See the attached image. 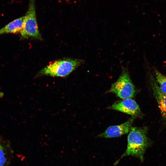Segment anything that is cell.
I'll use <instances>...</instances> for the list:
<instances>
[{"mask_svg":"<svg viewBox=\"0 0 166 166\" xmlns=\"http://www.w3.org/2000/svg\"><path fill=\"white\" fill-rule=\"evenodd\" d=\"M148 132L146 127L132 126L128 136L126 149L115 164H117L123 157L129 156L137 157L143 162L145 152L151 144L148 137Z\"/></svg>","mask_w":166,"mask_h":166,"instance_id":"6da1fadb","label":"cell"},{"mask_svg":"<svg viewBox=\"0 0 166 166\" xmlns=\"http://www.w3.org/2000/svg\"><path fill=\"white\" fill-rule=\"evenodd\" d=\"M10 147L0 139V166H7L10 161Z\"/></svg>","mask_w":166,"mask_h":166,"instance_id":"9c48e42d","label":"cell"},{"mask_svg":"<svg viewBox=\"0 0 166 166\" xmlns=\"http://www.w3.org/2000/svg\"><path fill=\"white\" fill-rule=\"evenodd\" d=\"M122 73L112 84L108 92L115 94L122 99L133 97L136 93L135 86L131 79L127 68L122 66Z\"/></svg>","mask_w":166,"mask_h":166,"instance_id":"3957f363","label":"cell"},{"mask_svg":"<svg viewBox=\"0 0 166 166\" xmlns=\"http://www.w3.org/2000/svg\"><path fill=\"white\" fill-rule=\"evenodd\" d=\"M25 15L23 27L20 33V39L31 38L42 40V38L38 30L36 19L34 0H30Z\"/></svg>","mask_w":166,"mask_h":166,"instance_id":"277c9868","label":"cell"},{"mask_svg":"<svg viewBox=\"0 0 166 166\" xmlns=\"http://www.w3.org/2000/svg\"><path fill=\"white\" fill-rule=\"evenodd\" d=\"M155 80L160 90L166 93V77L156 69L154 70Z\"/></svg>","mask_w":166,"mask_h":166,"instance_id":"30bf717a","label":"cell"},{"mask_svg":"<svg viewBox=\"0 0 166 166\" xmlns=\"http://www.w3.org/2000/svg\"><path fill=\"white\" fill-rule=\"evenodd\" d=\"M149 76L153 94L157 102L162 117L166 121V93L160 90L153 76L151 74Z\"/></svg>","mask_w":166,"mask_h":166,"instance_id":"52a82bcc","label":"cell"},{"mask_svg":"<svg viewBox=\"0 0 166 166\" xmlns=\"http://www.w3.org/2000/svg\"><path fill=\"white\" fill-rule=\"evenodd\" d=\"M14 0H12V2H13L14 1Z\"/></svg>","mask_w":166,"mask_h":166,"instance_id":"8fae6325","label":"cell"},{"mask_svg":"<svg viewBox=\"0 0 166 166\" xmlns=\"http://www.w3.org/2000/svg\"><path fill=\"white\" fill-rule=\"evenodd\" d=\"M66 1H69V0H65Z\"/></svg>","mask_w":166,"mask_h":166,"instance_id":"7c38bea8","label":"cell"},{"mask_svg":"<svg viewBox=\"0 0 166 166\" xmlns=\"http://www.w3.org/2000/svg\"><path fill=\"white\" fill-rule=\"evenodd\" d=\"M83 61L77 59L66 58L54 61L41 69L37 77L48 75L53 77H65L83 63Z\"/></svg>","mask_w":166,"mask_h":166,"instance_id":"7a4b0ae2","label":"cell"},{"mask_svg":"<svg viewBox=\"0 0 166 166\" xmlns=\"http://www.w3.org/2000/svg\"><path fill=\"white\" fill-rule=\"evenodd\" d=\"M108 108L129 114L136 118H142L144 116L138 105L131 98L117 101Z\"/></svg>","mask_w":166,"mask_h":166,"instance_id":"5b68a950","label":"cell"},{"mask_svg":"<svg viewBox=\"0 0 166 166\" xmlns=\"http://www.w3.org/2000/svg\"><path fill=\"white\" fill-rule=\"evenodd\" d=\"M136 117H132L125 122L117 125L111 126L98 135V137L112 138L128 133Z\"/></svg>","mask_w":166,"mask_h":166,"instance_id":"8992f818","label":"cell"},{"mask_svg":"<svg viewBox=\"0 0 166 166\" xmlns=\"http://www.w3.org/2000/svg\"><path fill=\"white\" fill-rule=\"evenodd\" d=\"M25 16L21 17L11 22L0 29V35L5 34H18L22 30Z\"/></svg>","mask_w":166,"mask_h":166,"instance_id":"ba28073f","label":"cell"}]
</instances>
